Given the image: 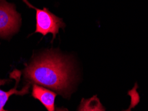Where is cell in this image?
I'll list each match as a JSON object with an SVG mask.
<instances>
[{
    "instance_id": "52a82bcc",
    "label": "cell",
    "mask_w": 148,
    "mask_h": 111,
    "mask_svg": "<svg viewBox=\"0 0 148 111\" xmlns=\"http://www.w3.org/2000/svg\"><path fill=\"white\" fill-rule=\"evenodd\" d=\"M136 88H137V84H136L135 87L129 92V94L131 95V97H132V103H131V105L130 106V108H127L125 111H130V110H131L132 108H134V106L139 103L140 97H139V95L136 91Z\"/></svg>"
},
{
    "instance_id": "5b68a950",
    "label": "cell",
    "mask_w": 148,
    "mask_h": 111,
    "mask_svg": "<svg viewBox=\"0 0 148 111\" xmlns=\"http://www.w3.org/2000/svg\"><path fill=\"white\" fill-rule=\"evenodd\" d=\"M8 81V80L6 79H0V111H3L4 110V106L5 105L8 99H10V97L12 95H24L29 93V89L30 86L29 84H27V85H25L21 91L17 90V85H18L19 80H17L16 85L13 89H10V90L8 91H2L1 89V86L5 84Z\"/></svg>"
},
{
    "instance_id": "ba28073f",
    "label": "cell",
    "mask_w": 148,
    "mask_h": 111,
    "mask_svg": "<svg viewBox=\"0 0 148 111\" xmlns=\"http://www.w3.org/2000/svg\"><path fill=\"white\" fill-rule=\"evenodd\" d=\"M55 111H68V110L65 108H58L57 109H56Z\"/></svg>"
},
{
    "instance_id": "9c48e42d",
    "label": "cell",
    "mask_w": 148,
    "mask_h": 111,
    "mask_svg": "<svg viewBox=\"0 0 148 111\" xmlns=\"http://www.w3.org/2000/svg\"><path fill=\"white\" fill-rule=\"evenodd\" d=\"M23 1H24V2H25V3H26V4H27V5L28 6H29V7H33V8H34V7H33V6H32V5H31V4H30V3H29V2H28V1H27V0H23Z\"/></svg>"
},
{
    "instance_id": "6da1fadb",
    "label": "cell",
    "mask_w": 148,
    "mask_h": 111,
    "mask_svg": "<svg viewBox=\"0 0 148 111\" xmlns=\"http://www.w3.org/2000/svg\"><path fill=\"white\" fill-rule=\"evenodd\" d=\"M23 72L29 81L60 93L69 89L73 79L69 61L51 51L34 58Z\"/></svg>"
},
{
    "instance_id": "277c9868",
    "label": "cell",
    "mask_w": 148,
    "mask_h": 111,
    "mask_svg": "<svg viewBox=\"0 0 148 111\" xmlns=\"http://www.w3.org/2000/svg\"><path fill=\"white\" fill-rule=\"evenodd\" d=\"M57 95L53 91L44 86L34 84L32 88V96L40 101L47 111H55V99Z\"/></svg>"
},
{
    "instance_id": "7a4b0ae2",
    "label": "cell",
    "mask_w": 148,
    "mask_h": 111,
    "mask_svg": "<svg viewBox=\"0 0 148 111\" xmlns=\"http://www.w3.org/2000/svg\"><path fill=\"white\" fill-rule=\"evenodd\" d=\"M21 23V15L16 5L6 0H0V38L10 39L19 31Z\"/></svg>"
},
{
    "instance_id": "30bf717a",
    "label": "cell",
    "mask_w": 148,
    "mask_h": 111,
    "mask_svg": "<svg viewBox=\"0 0 148 111\" xmlns=\"http://www.w3.org/2000/svg\"><path fill=\"white\" fill-rule=\"evenodd\" d=\"M3 111H8V110H3Z\"/></svg>"
},
{
    "instance_id": "3957f363",
    "label": "cell",
    "mask_w": 148,
    "mask_h": 111,
    "mask_svg": "<svg viewBox=\"0 0 148 111\" xmlns=\"http://www.w3.org/2000/svg\"><path fill=\"white\" fill-rule=\"evenodd\" d=\"M34 9L36 11V27L35 33H39L43 36L51 33L54 39L60 28H64L66 26L63 19L52 14L46 7L41 10L36 7Z\"/></svg>"
},
{
    "instance_id": "8992f818",
    "label": "cell",
    "mask_w": 148,
    "mask_h": 111,
    "mask_svg": "<svg viewBox=\"0 0 148 111\" xmlns=\"http://www.w3.org/2000/svg\"><path fill=\"white\" fill-rule=\"evenodd\" d=\"M78 111H106L96 95L90 99H83L80 103Z\"/></svg>"
}]
</instances>
